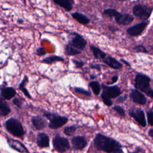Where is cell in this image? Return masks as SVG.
<instances>
[{
    "mask_svg": "<svg viewBox=\"0 0 153 153\" xmlns=\"http://www.w3.org/2000/svg\"><path fill=\"white\" fill-rule=\"evenodd\" d=\"M133 51L136 53H148V51L146 49V48L141 45H138L133 47Z\"/></svg>",
    "mask_w": 153,
    "mask_h": 153,
    "instance_id": "obj_32",
    "label": "cell"
},
{
    "mask_svg": "<svg viewBox=\"0 0 153 153\" xmlns=\"http://www.w3.org/2000/svg\"><path fill=\"white\" fill-rule=\"evenodd\" d=\"M95 75H92V74H91L90 75V78L91 79H94V78H95Z\"/></svg>",
    "mask_w": 153,
    "mask_h": 153,
    "instance_id": "obj_45",
    "label": "cell"
},
{
    "mask_svg": "<svg viewBox=\"0 0 153 153\" xmlns=\"http://www.w3.org/2000/svg\"><path fill=\"white\" fill-rule=\"evenodd\" d=\"M130 117L133 118L134 120L141 126L145 127L146 125V118L145 113L143 110L140 109H133L129 111L128 112Z\"/></svg>",
    "mask_w": 153,
    "mask_h": 153,
    "instance_id": "obj_10",
    "label": "cell"
},
{
    "mask_svg": "<svg viewBox=\"0 0 153 153\" xmlns=\"http://www.w3.org/2000/svg\"><path fill=\"white\" fill-rule=\"evenodd\" d=\"M94 145L98 150L108 153L123 152L122 145L113 138L97 133L94 139Z\"/></svg>",
    "mask_w": 153,
    "mask_h": 153,
    "instance_id": "obj_1",
    "label": "cell"
},
{
    "mask_svg": "<svg viewBox=\"0 0 153 153\" xmlns=\"http://www.w3.org/2000/svg\"><path fill=\"white\" fill-rule=\"evenodd\" d=\"M148 123L149 126H153V111H149L146 113Z\"/></svg>",
    "mask_w": 153,
    "mask_h": 153,
    "instance_id": "obj_34",
    "label": "cell"
},
{
    "mask_svg": "<svg viewBox=\"0 0 153 153\" xmlns=\"http://www.w3.org/2000/svg\"><path fill=\"white\" fill-rule=\"evenodd\" d=\"M90 50L94 57L98 59H103L106 56V54L99 47L94 45H90Z\"/></svg>",
    "mask_w": 153,
    "mask_h": 153,
    "instance_id": "obj_24",
    "label": "cell"
},
{
    "mask_svg": "<svg viewBox=\"0 0 153 153\" xmlns=\"http://www.w3.org/2000/svg\"><path fill=\"white\" fill-rule=\"evenodd\" d=\"M102 60H103V62L105 64H106L108 66H109V67H111L113 69H120L123 67L122 64L119 61H118L115 58H114L110 56H106Z\"/></svg>",
    "mask_w": 153,
    "mask_h": 153,
    "instance_id": "obj_18",
    "label": "cell"
},
{
    "mask_svg": "<svg viewBox=\"0 0 153 153\" xmlns=\"http://www.w3.org/2000/svg\"><path fill=\"white\" fill-rule=\"evenodd\" d=\"M13 103L14 104V105H15L17 108H22L23 103V101L22 100V99H20L19 97H14L13 99Z\"/></svg>",
    "mask_w": 153,
    "mask_h": 153,
    "instance_id": "obj_33",
    "label": "cell"
},
{
    "mask_svg": "<svg viewBox=\"0 0 153 153\" xmlns=\"http://www.w3.org/2000/svg\"><path fill=\"white\" fill-rule=\"evenodd\" d=\"M90 68H92V69H96V70H98V71H100L101 70V67H100V65L99 64H91L90 65Z\"/></svg>",
    "mask_w": 153,
    "mask_h": 153,
    "instance_id": "obj_38",
    "label": "cell"
},
{
    "mask_svg": "<svg viewBox=\"0 0 153 153\" xmlns=\"http://www.w3.org/2000/svg\"><path fill=\"white\" fill-rule=\"evenodd\" d=\"M81 53V51L74 47L70 44L66 45L65 47V54L67 56H74L79 54Z\"/></svg>",
    "mask_w": 153,
    "mask_h": 153,
    "instance_id": "obj_25",
    "label": "cell"
},
{
    "mask_svg": "<svg viewBox=\"0 0 153 153\" xmlns=\"http://www.w3.org/2000/svg\"><path fill=\"white\" fill-rule=\"evenodd\" d=\"M127 95L124 94V95H123V96H120V97L117 99V100L116 102H117V103H123V102H125V101L127 100Z\"/></svg>",
    "mask_w": 153,
    "mask_h": 153,
    "instance_id": "obj_37",
    "label": "cell"
},
{
    "mask_svg": "<svg viewBox=\"0 0 153 153\" xmlns=\"http://www.w3.org/2000/svg\"><path fill=\"white\" fill-rule=\"evenodd\" d=\"M52 142L54 149L59 152H65L70 148L68 139L58 134L53 137Z\"/></svg>",
    "mask_w": 153,
    "mask_h": 153,
    "instance_id": "obj_6",
    "label": "cell"
},
{
    "mask_svg": "<svg viewBox=\"0 0 153 153\" xmlns=\"http://www.w3.org/2000/svg\"><path fill=\"white\" fill-rule=\"evenodd\" d=\"M69 44L82 51L85 48L87 45V41L79 33L76 32H72L69 34Z\"/></svg>",
    "mask_w": 153,
    "mask_h": 153,
    "instance_id": "obj_7",
    "label": "cell"
},
{
    "mask_svg": "<svg viewBox=\"0 0 153 153\" xmlns=\"http://www.w3.org/2000/svg\"><path fill=\"white\" fill-rule=\"evenodd\" d=\"M17 94L16 90L12 87H2L0 91L1 97L5 100H10L15 97Z\"/></svg>",
    "mask_w": 153,
    "mask_h": 153,
    "instance_id": "obj_17",
    "label": "cell"
},
{
    "mask_svg": "<svg viewBox=\"0 0 153 153\" xmlns=\"http://www.w3.org/2000/svg\"><path fill=\"white\" fill-rule=\"evenodd\" d=\"M102 86L103 88V92L106 93L110 98H116L121 93V89L117 85L108 86L105 84H102Z\"/></svg>",
    "mask_w": 153,
    "mask_h": 153,
    "instance_id": "obj_14",
    "label": "cell"
},
{
    "mask_svg": "<svg viewBox=\"0 0 153 153\" xmlns=\"http://www.w3.org/2000/svg\"><path fill=\"white\" fill-rule=\"evenodd\" d=\"M102 14L104 16H106L110 18H112V17H115L117 16H118L120 14V12L118 11L117 10L114 9V8H107L103 10Z\"/></svg>",
    "mask_w": 153,
    "mask_h": 153,
    "instance_id": "obj_27",
    "label": "cell"
},
{
    "mask_svg": "<svg viewBox=\"0 0 153 153\" xmlns=\"http://www.w3.org/2000/svg\"><path fill=\"white\" fill-rule=\"evenodd\" d=\"M72 62L75 65V66L76 68H81L84 65V62L83 61L77 60L74 59H72Z\"/></svg>",
    "mask_w": 153,
    "mask_h": 153,
    "instance_id": "obj_36",
    "label": "cell"
},
{
    "mask_svg": "<svg viewBox=\"0 0 153 153\" xmlns=\"http://www.w3.org/2000/svg\"><path fill=\"white\" fill-rule=\"evenodd\" d=\"M108 29L112 32H117V31H118L119 30V29L118 27H115L114 26H111V25L108 26Z\"/></svg>",
    "mask_w": 153,
    "mask_h": 153,
    "instance_id": "obj_39",
    "label": "cell"
},
{
    "mask_svg": "<svg viewBox=\"0 0 153 153\" xmlns=\"http://www.w3.org/2000/svg\"><path fill=\"white\" fill-rule=\"evenodd\" d=\"M130 98L133 102L140 105H145L147 102L146 98L144 94L137 89L131 90L130 93Z\"/></svg>",
    "mask_w": 153,
    "mask_h": 153,
    "instance_id": "obj_11",
    "label": "cell"
},
{
    "mask_svg": "<svg viewBox=\"0 0 153 153\" xmlns=\"http://www.w3.org/2000/svg\"><path fill=\"white\" fill-rule=\"evenodd\" d=\"M153 11V8L143 4H136L132 8V12L134 16L138 19L146 20L149 18Z\"/></svg>",
    "mask_w": 153,
    "mask_h": 153,
    "instance_id": "obj_4",
    "label": "cell"
},
{
    "mask_svg": "<svg viewBox=\"0 0 153 153\" xmlns=\"http://www.w3.org/2000/svg\"><path fill=\"white\" fill-rule=\"evenodd\" d=\"M120 1H121V0H120Z\"/></svg>",
    "mask_w": 153,
    "mask_h": 153,
    "instance_id": "obj_47",
    "label": "cell"
},
{
    "mask_svg": "<svg viewBox=\"0 0 153 153\" xmlns=\"http://www.w3.org/2000/svg\"><path fill=\"white\" fill-rule=\"evenodd\" d=\"M71 16L74 19L82 25H86L90 23V19L81 13L74 12L71 14Z\"/></svg>",
    "mask_w": 153,
    "mask_h": 153,
    "instance_id": "obj_20",
    "label": "cell"
},
{
    "mask_svg": "<svg viewBox=\"0 0 153 153\" xmlns=\"http://www.w3.org/2000/svg\"><path fill=\"white\" fill-rule=\"evenodd\" d=\"M148 96L151 97L153 99V89L150 88L149 90H148L145 93Z\"/></svg>",
    "mask_w": 153,
    "mask_h": 153,
    "instance_id": "obj_40",
    "label": "cell"
},
{
    "mask_svg": "<svg viewBox=\"0 0 153 153\" xmlns=\"http://www.w3.org/2000/svg\"><path fill=\"white\" fill-rule=\"evenodd\" d=\"M7 142L10 148L19 152H29L26 146L19 140L7 137Z\"/></svg>",
    "mask_w": 153,
    "mask_h": 153,
    "instance_id": "obj_9",
    "label": "cell"
},
{
    "mask_svg": "<svg viewBox=\"0 0 153 153\" xmlns=\"http://www.w3.org/2000/svg\"><path fill=\"white\" fill-rule=\"evenodd\" d=\"M89 87L91 88L93 93L95 95H99L100 93L101 87L100 85L97 81H92L88 83Z\"/></svg>",
    "mask_w": 153,
    "mask_h": 153,
    "instance_id": "obj_26",
    "label": "cell"
},
{
    "mask_svg": "<svg viewBox=\"0 0 153 153\" xmlns=\"http://www.w3.org/2000/svg\"><path fill=\"white\" fill-rule=\"evenodd\" d=\"M37 146L41 148H46L50 146V137L44 132H39L36 136Z\"/></svg>",
    "mask_w": 153,
    "mask_h": 153,
    "instance_id": "obj_15",
    "label": "cell"
},
{
    "mask_svg": "<svg viewBox=\"0 0 153 153\" xmlns=\"http://www.w3.org/2000/svg\"><path fill=\"white\" fill-rule=\"evenodd\" d=\"M148 23L147 22H142L137 23L133 26L128 27L126 32L127 34L132 36H137L142 33L145 28L146 27Z\"/></svg>",
    "mask_w": 153,
    "mask_h": 153,
    "instance_id": "obj_8",
    "label": "cell"
},
{
    "mask_svg": "<svg viewBox=\"0 0 153 153\" xmlns=\"http://www.w3.org/2000/svg\"><path fill=\"white\" fill-rule=\"evenodd\" d=\"M121 61L122 62H123L124 64H126V65H127V66H130V64L128 63V61H127V60H124V59H121Z\"/></svg>",
    "mask_w": 153,
    "mask_h": 153,
    "instance_id": "obj_43",
    "label": "cell"
},
{
    "mask_svg": "<svg viewBox=\"0 0 153 153\" xmlns=\"http://www.w3.org/2000/svg\"><path fill=\"white\" fill-rule=\"evenodd\" d=\"M134 20V17L128 13H121L115 17V22L120 25H128Z\"/></svg>",
    "mask_w": 153,
    "mask_h": 153,
    "instance_id": "obj_16",
    "label": "cell"
},
{
    "mask_svg": "<svg viewBox=\"0 0 153 153\" xmlns=\"http://www.w3.org/2000/svg\"><path fill=\"white\" fill-rule=\"evenodd\" d=\"M152 49H153V47H152Z\"/></svg>",
    "mask_w": 153,
    "mask_h": 153,
    "instance_id": "obj_46",
    "label": "cell"
},
{
    "mask_svg": "<svg viewBox=\"0 0 153 153\" xmlns=\"http://www.w3.org/2000/svg\"><path fill=\"white\" fill-rule=\"evenodd\" d=\"M101 99L103 101V102L108 106H110L112 105V101L111 100V98H110L106 93L104 92H102L101 94Z\"/></svg>",
    "mask_w": 153,
    "mask_h": 153,
    "instance_id": "obj_29",
    "label": "cell"
},
{
    "mask_svg": "<svg viewBox=\"0 0 153 153\" xmlns=\"http://www.w3.org/2000/svg\"><path fill=\"white\" fill-rule=\"evenodd\" d=\"M23 20H22V19H18L17 20V23H19V24H22V23H23Z\"/></svg>",
    "mask_w": 153,
    "mask_h": 153,
    "instance_id": "obj_44",
    "label": "cell"
},
{
    "mask_svg": "<svg viewBox=\"0 0 153 153\" xmlns=\"http://www.w3.org/2000/svg\"><path fill=\"white\" fill-rule=\"evenodd\" d=\"M76 129H77V127L75 125L67 126L64 128L63 133L66 136H72L75 133Z\"/></svg>",
    "mask_w": 153,
    "mask_h": 153,
    "instance_id": "obj_28",
    "label": "cell"
},
{
    "mask_svg": "<svg viewBox=\"0 0 153 153\" xmlns=\"http://www.w3.org/2000/svg\"><path fill=\"white\" fill-rule=\"evenodd\" d=\"M74 90L75 92L80 94H82V95H85L87 96H91V92L81 87H74Z\"/></svg>",
    "mask_w": 153,
    "mask_h": 153,
    "instance_id": "obj_30",
    "label": "cell"
},
{
    "mask_svg": "<svg viewBox=\"0 0 153 153\" xmlns=\"http://www.w3.org/2000/svg\"><path fill=\"white\" fill-rule=\"evenodd\" d=\"M6 130L13 136L22 137L24 136L25 131L19 120L15 118H10L4 123Z\"/></svg>",
    "mask_w": 153,
    "mask_h": 153,
    "instance_id": "obj_2",
    "label": "cell"
},
{
    "mask_svg": "<svg viewBox=\"0 0 153 153\" xmlns=\"http://www.w3.org/2000/svg\"><path fill=\"white\" fill-rule=\"evenodd\" d=\"M42 115L49 120L48 126L50 128L53 130L60 128L68 121V118L67 117L59 115V114L53 112H44Z\"/></svg>",
    "mask_w": 153,
    "mask_h": 153,
    "instance_id": "obj_3",
    "label": "cell"
},
{
    "mask_svg": "<svg viewBox=\"0 0 153 153\" xmlns=\"http://www.w3.org/2000/svg\"><path fill=\"white\" fill-rule=\"evenodd\" d=\"M113 109L117 112L120 116L123 117H126V112L124 109V108L118 105H116L114 106L113 107Z\"/></svg>",
    "mask_w": 153,
    "mask_h": 153,
    "instance_id": "obj_31",
    "label": "cell"
},
{
    "mask_svg": "<svg viewBox=\"0 0 153 153\" xmlns=\"http://www.w3.org/2000/svg\"><path fill=\"white\" fill-rule=\"evenodd\" d=\"M54 3L63 8L67 11H71L74 5V0H53Z\"/></svg>",
    "mask_w": 153,
    "mask_h": 153,
    "instance_id": "obj_19",
    "label": "cell"
},
{
    "mask_svg": "<svg viewBox=\"0 0 153 153\" xmlns=\"http://www.w3.org/2000/svg\"><path fill=\"white\" fill-rule=\"evenodd\" d=\"M118 79V75H115L114 76H112V81L111 82H108V84H113V83H115L116 82Z\"/></svg>",
    "mask_w": 153,
    "mask_h": 153,
    "instance_id": "obj_41",
    "label": "cell"
},
{
    "mask_svg": "<svg viewBox=\"0 0 153 153\" xmlns=\"http://www.w3.org/2000/svg\"><path fill=\"white\" fill-rule=\"evenodd\" d=\"M35 53L38 56H42L45 55L47 53H46V50H45L44 47H38L36 48Z\"/></svg>",
    "mask_w": 153,
    "mask_h": 153,
    "instance_id": "obj_35",
    "label": "cell"
},
{
    "mask_svg": "<svg viewBox=\"0 0 153 153\" xmlns=\"http://www.w3.org/2000/svg\"><path fill=\"white\" fill-rule=\"evenodd\" d=\"M29 82V79L28 78L26 75H25L24 77L23 78L22 81L20 82V83L19 84V89L23 93V94L28 99H32V96L30 95V94L29 93V91L27 90V88H26V85L27 84V82Z\"/></svg>",
    "mask_w": 153,
    "mask_h": 153,
    "instance_id": "obj_22",
    "label": "cell"
},
{
    "mask_svg": "<svg viewBox=\"0 0 153 153\" xmlns=\"http://www.w3.org/2000/svg\"><path fill=\"white\" fill-rule=\"evenodd\" d=\"M11 112V108L5 99L0 97V116L6 117Z\"/></svg>",
    "mask_w": 153,
    "mask_h": 153,
    "instance_id": "obj_21",
    "label": "cell"
},
{
    "mask_svg": "<svg viewBox=\"0 0 153 153\" xmlns=\"http://www.w3.org/2000/svg\"><path fill=\"white\" fill-rule=\"evenodd\" d=\"M31 122L33 126L38 130H42L48 126V121L42 116L35 115L32 117Z\"/></svg>",
    "mask_w": 153,
    "mask_h": 153,
    "instance_id": "obj_12",
    "label": "cell"
},
{
    "mask_svg": "<svg viewBox=\"0 0 153 153\" xmlns=\"http://www.w3.org/2000/svg\"><path fill=\"white\" fill-rule=\"evenodd\" d=\"M65 59L59 56H50L48 57H47L41 60V63H44L46 64H53L54 63H56L57 62H64Z\"/></svg>",
    "mask_w": 153,
    "mask_h": 153,
    "instance_id": "obj_23",
    "label": "cell"
},
{
    "mask_svg": "<svg viewBox=\"0 0 153 153\" xmlns=\"http://www.w3.org/2000/svg\"><path fill=\"white\" fill-rule=\"evenodd\" d=\"M151 78L142 74H138L136 75L134 78V87L139 91L146 93L150 88Z\"/></svg>",
    "mask_w": 153,
    "mask_h": 153,
    "instance_id": "obj_5",
    "label": "cell"
},
{
    "mask_svg": "<svg viewBox=\"0 0 153 153\" xmlns=\"http://www.w3.org/2000/svg\"><path fill=\"white\" fill-rule=\"evenodd\" d=\"M148 134L149 136H151L153 138V128L149 129V130L148 131Z\"/></svg>",
    "mask_w": 153,
    "mask_h": 153,
    "instance_id": "obj_42",
    "label": "cell"
},
{
    "mask_svg": "<svg viewBox=\"0 0 153 153\" xmlns=\"http://www.w3.org/2000/svg\"><path fill=\"white\" fill-rule=\"evenodd\" d=\"M72 148L74 150L81 151L84 149L87 145V142L84 136H76L74 137L71 140Z\"/></svg>",
    "mask_w": 153,
    "mask_h": 153,
    "instance_id": "obj_13",
    "label": "cell"
}]
</instances>
